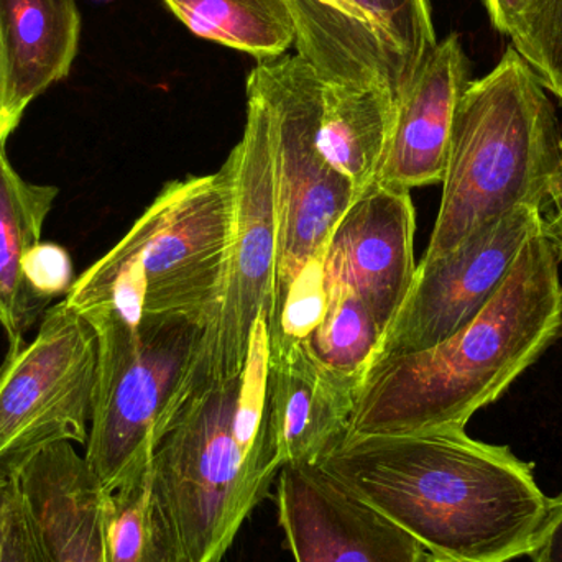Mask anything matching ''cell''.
<instances>
[{"instance_id":"obj_1","label":"cell","mask_w":562,"mask_h":562,"mask_svg":"<svg viewBox=\"0 0 562 562\" xmlns=\"http://www.w3.org/2000/svg\"><path fill=\"white\" fill-rule=\"evenodd\" d=\"M321 468L412 535L431 562L530 554L550 507L533 464L465 429L347 438Z\"/></svg>"},{"instance_id":"obj_2","label":"cell","mask_w":562,"mask_h":562,"mask_svg":"<svg viewBox=\"0 0 562 562\" xmlns=\"http://www.w3.org/2000/svg\"><path fill=\"white\" fill-rule=\"evenodd\" d=\"M558 266L553 244L537 234L468 326L431 349L373 362L360 383L347 438L464 429L561 336Z\"/></svg>"},{"instance_id":"obj_3","label":"cell","mask_w":562,"mask_h":562,"mask_svg":"<svg viewBox=\"0 0 562 562\" xmlns=\"http://www.w3.org/2000/svg\"><path fill=\"white\" fill-rule=\"evenodd\" d=\"M561 132L548 89L508 46L459 101L441 206L423 262L452 252L517 207L543 210L560 175Z\"/></svg>"},{"instance_id":"obj_4","label":"cell","mask_w":562,"mask_h":562,"mask_svg":"<svg viewBox=\"0 0 562 562\" xmlns=\"http://www.w3.org/2000/svg\"><path fill=\"white\" fill-rule=\"evenodd\" d=\"M234 239V165L170 181L128 233L72 283L78 313L187 319L210 329L221 310Z\"/></svg>"},{"instance_id":"obj_5","label":"cell","mask_w":562,"mask_h":562,"mask_svg":"<svg viewBox=\"0 0 562 562\" xmlns=\"http://www.w3.org/2000/svg\"><path fill=\"white\" fill-rule=\"evenodd\" d=\"M98 333V379L85 459L105 492L147 468L188 398L206 327L114 311L82 314Z\"/></svg>"},{"instance_id":"obj_6","label":"cell","mask_w":562,"mask_h":562,"mask_svg":"<svg viewBox=\"0 0 562 562\" xmlns=\"http://www.w3.org/2000/svg\"><path fill=\"white\" fill-rule=\"evenodd\" d=\"M240 375L188 396L150 459L187 562H223L279 471L254 458L236 431Z\"/></svg>"},{"instance_id":"obj_7","label":"cell","mask_w":562,"mask_h":562,"mask_svg":"<svg viewBox=\"0 0 562 562\" xmlns=\"http://www.w3.org/2000/svg\"><path fill=\"white\" fill-rule=\"evenodd\" d=\"M247 88L257 92L269 119L277 210L276 314L293 281L324 256L359 193L321 154L323 78L310 61L297 53L262 59Z\"/></svg>"},{"instance_id":"obj_8","label":"cell","mask_w":562,"mask_h":562,"mask_svg":"<svg viewBox=\"0 0 562 562\" xmlns=\"http://www.w3.org/2000/svg\"><path fill=\"white\" fill-rule=\"evenodd\" d=\"M98 333L68 301L46 307L38 334L9 339L0 367V474L58 442H88Z\"/></svg>"},{"instance_id":"obj_9","label":"cell","mask_w":562,"mask_h":562,"mask_svg":"<svg viewBox=\"0 0 562 562\" xmlns=\"http://www.w3.org/2000/svg\"><path fill=\"white\" fill-rule=\"evenodd\" d=\"M234 165V239L223 303L204 333L188 396L243 373L260 313L272 317L277 286V210L269 119L247 88L244 135L229 155Z\"/></svg>"},{"instance_id":"obj_10","label":"cell","mask_w":562,"mask_h":562,"mask_svg":"<svg viewBox=\"0 0 562 562\" xmlns=\"http://www.w3.org/2000/svg\"><path fill=\"white\" fill-rule=\"evenodd\" d=\"M541 211L517 207L452 252L429 262L422 260L373 362L431 349L479 316L510 276L528 240L543 233Z\"/></svg>"},{"instance_id":"obj_11","label":"cell","mask_w":562,"mask_h":562,"mask_svg":"<svg viewBox=\"0 0 562 562\" xmlns=\"http://www.w3.org/2000/svg\"><path fill=\"white\" fill-rule=\"evenodd\" d=\"M279 524L294 562H431L412 535L321 465H284Z\"/></svg>"},{"instance_id":"obj_12","label":"cell","mask_w":562,"mask_h":562,"mask_svg":"<svg viewBox=\"0 0 562 562\" xmlns=\"http://www.w3.org/2000/svg\"><path fill=\"white\" fill-rule=\"evenodd\" d=\"M409 190L375 180L359 191L324 252V276L349 288L385 334L415 280Z\"/></svg>"},{"instance_id":"obj_13","label":"cell","mask_w":562,"mask_h":562,"mask_svg":"<svg viewBox=\"0 0 562 562\" xmlns=\"http://www.w3.org/2000/svg\"><path fill=\"white\" fill-rule=\"evenodd\" d=\"M471 81V61L452 33L438 42L400 95L376 180L406 190L442 183L456 111Z\"/></svg>"},{"instance_id":"obj_14","label":"cell","mask_w":562,"mask_h":562,"mask_svg":"<svg viewBox=\"0 0 562 562\" xmlns=\"http://www.w3.org/2000/svg\"><path fill=\"white\" fill-rule=\"evenodd\" d=\"M359 383L321 366L304 342L270 352V428L280 469L321 465L349 435Z\"/></svg>"},{"instance_id":"obj_15","label":"cell","mask_w":562,"mask_h":562,"mask_svg":"<svg viewBox=\"0 0 562 562\" xmlns=\"http://www.w3.org/2000/svg\"><path fill=\"white\" fill-rule=\"evenodd\" d=\"M12 475L49 562H104L105 491L72 442L42 449Z\"/></svg>"},{"instance_id":"obj_16","label":"cell","mask_w":562,"mask_h":562,"mask_svg":"<svg viewBox=\"0 0 562 562\" xmlns=\"http://www.w3.org/2000/svg\"><path fill=\"white\" fill-rule=\"evenodd\" d=\"M81 15L75 0H0L5 56L2 138L15 131L33 99L69 75Z\"/></svg>"},{"instance_id":"obj_17","label":"cell","mask_w":562,"mask_h":562,"mask_svg":"<svg viewBox=\"0 0 562 562\" xmlns=\"http://www.w3.org/2000/svg\"><path fill=\"white\" fill-rule=\"evenodd\" d=\"M396 105L392 92L379 86L323 79L317 144L357 193L379 177L395 127Z\"/></svg>"},{"instance_id":"obj_18","label":"cell","mask_w":562,"mask_h":562,"mask_svg":"<svg viewBox=\"0 0 562 562\" xmlns=\"http://www.w3.org/2000/svg\"><path fill=\"white\" fill-rule=\"evenodd\" d=\"M59 190L20 177L0 142V326L9 339L46 311L33 296L25 276L30 252L42 244L43 226Z\"/></svg>"},{"instance_id":"obj_19","label":"cell","mask_w":562,"mask_h":562,"mask_svg":"<svg viewBox=\"0 0 562 562\" xmlns=\"http://www.w3.org/2000/svg\"><path fill=\"white\" fill-rule=\"evenodd\" d=\"M104 562H187L150 462L121 487L105 492Z\"/></svg>"},{"instance_id":"obj_20","label":"cell","mask_w":562,"mask_h":562,"mask_svg":"<svg viewBox=\"0 0 562 562\" xmlns=\"http://www.w3.org/2000/svg\"><path fill=\"white\" fill-rule=\"evenodd\" d=\"M201 38L249 53L279 58L294 40L296 23L288 0H164Z\"/></svg>"},{"instance_id":"obj_21","label":"cell","mask_w":562,"mask_h":562,"mask_svg":"<svg viewBox=\"0 0 562 562\" xmlns=\"http://www.w3.org/2000/svg\"><path fill=\"white\" fill-rule=\"evenodd\" d=\"M326 313L303 342L321 366L359 383L360 389L375 359L382 333L366 304L349 288L326 281Z\"/></svg>"},{"instance_id":"obj_22","label":"cell","mask_w":562,"mask_h":562,"mask_svg":"<svg viewBox=\"0 0 562 562\" xmlns=\"http://www.w3.org/2000/svg\"><path fill=\"white\" fill-rule=\"evenodd\" d=\"M382 45L403 91L438 45L431 0H346ZM403 94V92H402Z\"/></svg>"},{"instance_id":"obj_23","label":"cell","mask_w":562,"mask_h":562,"mask_svg":"<svg viewBox=\"0 0 562 562\" xmlns=\"http://www.w3.org/2000/svg\"><path fill=\"white\" fill-rule=\"evenodd\" d=\"M510 38L544 88L557 95L562 89V0H531Z\"/></svg>"},{"instance_id":"obj_24","label":"cell","mask_w":562,"mask_h":562,"mask_svg":"<svg viewBox=\"0 0 562 562\" xmlns=\"http://www.w3.org/2000/svg\"><path fill=\"white\" fill-rule=\"evenodd\" d=\"M0 562H49L35 518L13 475L0 474Z\"/></svg>"},{"instance_id":"obj_25","label":"cell","mask_w":562,"mask_h":562,"mask_svg":"<svg viewBox=\"0 0 562 562\" xmlns=\"http://www.w3.org/2000/svg\"><path fill=\"white\" fill-rule=\"evenodd\" d=\"M30 290L43 307L53 297L68 294L72 283V267L68 254L55 244H40L30 252L25 262Z\"/></svg>"},{"instance_id":"obj_26","label":"cell","mask_w":562,"mask_h":562,"mask_svg":"<svg viewBox=\"0 0 562 562\" xmlns=\"http://www.w3.org/2000/svg\"><path fill=\"white\" fill-rule=\"evenodd\" d=\"M528 557L533 562H562V492L550 498L547 520Z\"/></svg>"},{"instance_id":"obj_27","label":"cell","mask_w":562,"mask_h":562,"mask_svg":"<svg viewBox=\"0 0 562 562\" xmlns=\"http://www.w3.org/2000/svg\"><path fill=\"white\" fill-rule=\"evenodd\" d=\"M531 0H484L488 16L498 32L510 36Z\"/></svg>"},{"instance_id":"obj_28","label":"cell","mask_w":562,"mask_h":562,"mask_svg":"<svg viewBox=\"0 0 562 562\" xmlns=\"http://www.w3.org/2000/svg\"><path fill=\"white\" fill-rule=\"evenodd\" d=\"M551 203H553L554 211L548 220H544L543 233L551 240L558 254L562 250V194Z\"/></svg>"},{"instance_id":"obj_29","label":"cell","mask_w":562,"mask_h":562,"mask_svg":"<svg viewBox=\"0 0 562 562\" xmlns=\"http://www.w3.org/2000/svg\"><path fill=\"white\" fill-rule=\"evenodd\" d=\"M311 2L317 3V5L327 7V9L334 10V12L340 13V15L346 16V19L353 20V22L363 26V23L360 22L359 16H357V13L353 12L352 7H350L346 0H311ZM363 29H366V26H363Z\"/></svg>"},{"instance_id":"obj_30","label":"cell","mask_w":562,"mask_h":562,"mask_svg":"<svg viewBox=\"0 0 562 562\" xmlns=\"http://www.w3.org/2000/svg\"><path fill=\"white\" fill-rule=\"evenodd\" d=\"M5 56H3L2 35H0V142L2 138L3 104H5Z\"/></svg>"},{"instance_id":"obj_31","label":"cell","mask_w":562,"mask_h":562,"mask_svg":"<svg viewBox=\"0 0 562 562\" xmlns=\"http://www.w3.org/2000/svg\"><path fill=\"white\" fill-rule=\"evenodd\" d=\"M562 194V132H561V168H560V175H558L557 183H554L553 191H551V200H557V198H560Z\"/></svg>"},{"instance_id":"obj_32","label":"cell","mask_w":562,"mask_h":562,"mask_svg":"<svg viewBox=\"0 0 562 562\" xmlns=\"http://www.w3.org/2000/svg\"><path fill=\"white\" fill-rule=\"evenodd\" d=\"M557 98L560 99V101L562 102V89L560 92H558Z\"/></svg>"},{"instance_id":"obj_33","label":"cell","mask_w":562,"mask_h":562,"mask_svg":"<svg viewBox=\"0 0 562 562\" xmlns=\"http://www.w3.org/2000/svg\"><path fill=\"white\" fill-rule=\"evenodd\" d=\"M558 259L562 260V250L561 252H558Z\"/></svg>"},{"instance_id":"obj_34","label":"cell","mask_w":562,"mask_h":562,"mask_svg":"<svg viewBox=\"0 0 562 562\" xmlns=\"http://www.w3.org/2000/svg\"><path fill=\"white\" fill-rule=\"evenodd\" d=\"M99 2H109V0H99Z\"/></svg>"}]
</instances>
